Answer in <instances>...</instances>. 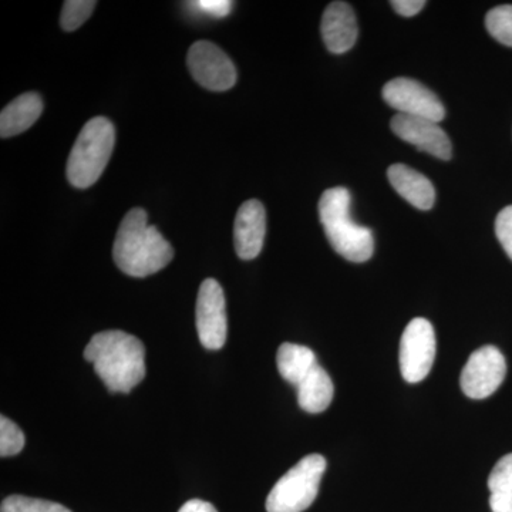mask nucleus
I'll return each mask as SVG.
<instances>
[{
    "label": "nucleus",
    "mask_w": 512,
    "mask_h": 512,
    "mask_svg": "<svg viewBox=\"0 0 512 512\" xmlns=\"http://www.w3.org/2000/svg\"><path fill=\"white\" fill-rule=\"evenodd\" d=\"M42 111L43 101L39 94L25 93L16 97L0 114V136H18L36 123Z\"/></svg>",
    "instance_id": "nucleus-15"
},
{
    "label": "nucleus",
    "mask_w": 512,
    "mask_h": 512,
    "mask_svg": "<svg viewBox=\"0 0 512 512\" xmlns=\"http://www.w3.org/2000/svg\"><path fill=\"white\" fill-rule=\"evenodd\" d=\"M25 443L23 431L8 417L2 416L0 419V456H16L23 450Z\"/></svg>",
    "instance_id": "nucleus-22"
},
{
    "label": "nucleus",
    "mask_w": 512,
    "mask_h": 512,
    "mask_svg": "<svg viewBox=\"0 0 512 512\" xmlns=\"http://www.w3.org/2000/svg\"><path fill=\"white\" fill-rule=\"evenodd\" d=\"M187 64L195 82L212 92H225L237 83V69L232 60L220 47L207 40L191 46Z\"/></svg>",
    "instance_id": "nucleus-7"
},
{
    "label": "nucleus",
    "mask_w": 512,
    "mask_h": 512,
    "mask_svg": "<svg viewBox=\"0 0 512 512\" xmlns=\"http://www.w3.org/2000/svg\"><path fill=\"white\" fill-rule=\"evenodd\" d=\"M436 359V333L429 320L413 319L400 342V372L407 383H420L429 376Z\"/></svg>",
    "instance_id": "nucleus-6"
},
{
    "label": "nucleus",
    "mask_w": 512,
    "mask_h": 512,
    "mask_svg": "<svg viewBox=\"0 0 512 512\" xmlns=\"http://www.w3.org/2000/svg\"><path fill=\"white\" fill-rule=\"evenodd\" d=\"M114 143L116 130L110 120L94 117L87 121L67 161L69 183L82 190L96 184L109 164Z\"/></svg>",
    "instance_id": "nucleus-4"
},
{
    "label": "nucleus",
    "mask_w": 512,
    "mask_h": 512,
    "mask_svg": "<svg viewBox=\"0 0 512 512\" xmlns=\"http://www.w3.org/2000/svg\"><path fill=\"white\" fill-rule=\"evenodd\" d=\"M97 376L113 393H128L146 377V349L136 336L121 330L97 333L84 349Z\"/></svg>",
    "instance_id": "nucleus-1"
},
{
    "label": "nucleus",
    "mask_w": 512,
    "mask_h": 512,
    "mask_svg": "<svg viewBox=\"0 0 512 512\" xmlns=\"http://www.w3.org/2000/svg\"><path fill=\"white\" fill-rule=\"evenodd\" d=\"M198 338L205 349L220 350L227 342L228 323L224 289L215 279H205L197 298Z\"/></svg>",
    "instance_id": "nucleus-8"
},
{
    "label": "nucleus",
    "mask_w": 512,
    "mask_h": 512,
    "mask_svg": "<svg viewBox=\"0 0 512 512\" xmlns=\"http://www.w3.org/2000/svg\"><path fill=\"white\" fill-rule=\"evenodd\" d=\"M276 365H278L279 375L284 377L286 382L298 387L318 362L312 349L295 345V343H284L276 355Z\"/></svg>",
    "instance_id": "nucleus-17"
},
{
    "label": "nucleus",
    "mask_w": 512,
    "mask_h": 512,
    "mask_svg": "<svg viewBox=\"0 0 512 512\" xmlns=\"http://www.w3.org/2000/svg\"><path fill=\"white\" fill-rule=\"evenodd\" d=\"M323 42L329 52L335 55L349 52L355 46L359 28H357L356 15L352 6L346 2L330 3L323 13L320 25Z\"/></svg>",
    "instance_id": "nucleus-13"
},
{
    "label": "nucleus",
    "mask_w": 512,
    "mask_h": 512,
    "mask_svg": "<svg viewBox=\"0 0 512 512\" xmlns=\"http://www.w3.org/2000/svg\"><path fill=\"white\" fill-rule=\"evenodd\" d=\"M390 184L400 197L419 210L429 211L436 201V190L429 178L404 164L390 165L387 170Z\"/></svg>",
    "instance_id": "nucleus-14"
},
{
    "label": "nucleus",
    "mask_w": 512,
    "mask_h": 512,
    "mask_svg": "<svg viewBox=\"0 0 512 512\" xmlns=\"http://www.w3.org/2000/svg\"><path fill=\"white\" fill-rule=\"evenodd\" d=\"M325 457L309 454L285 474L266 498L268 512H303L308 510L319 493L325 474Z\"/></svg>",
    "instance_id": "nucleus-5"
},
{
    "label": "nucleus",
    "mask_w": 512,
    "mask_h": 512,
    "mask_svg": "<svg viewBox=\"0 0 512 512\" xmlns=\"http://www.w3.org/2000/svg\"><path fill=\"white\" fill-rule=\"evenodd\" d=\"M0 512H72L62 504L25 495H10L2 501Z\"/></svg>",
    "instance_id": "nucleus-20"
},
{
    "label": "nucleus",
    "mask_w": 512,
    "mask_h": 512,
    "mask_svg": "<svg viewBox=\"0 0 512 512\" xmlns=\"http://www.w3.org/2000/svg\"><path fill=\"white\" fill-rule=\"evenodd\" d=\"M392 6L400 16L412 18L426 6V2L424 0H394Z\"/></svg>",
    "instance_id": "nucleus-25"
},
{
    "label": "nucleus",
    "mask_w": 512,
    "mask_h": 512,
    "mask_svg": "<svg viewBox=\"0 0 512 512\" xmlns=\"http://www.w3.org/2000/svg\"><path fill=\"white\" fill-rule=\"evenodd\" d=\"M507 375L505 357L494 346H484L470 356L461 372V389L470 399H487L497 392Z\"/></svg>",
    "instance_id": "nucleus-10"
},
{
    "label": "nucleus",
    "mask_w": 512,
    "mask_h": 512,
    "mask_svg": "<svg viewBox=\"0 0 512 512\" xmlns=\"http://www.w3.org/2000/svg\"><path fill=\"white\" fill-rule=\"evenodd\" d=\"M113 258L124 274L146 278L173 261L174 249L154 225L148 224L147 212L134 208L121 222Z\"/></svg>",
    "instance_id": "nucleus-2"
},
{
    "label": "nucleus",
    "mask_w": 512,
    "mask_h": 512,
    "mask_svg": "<svg viewBox=\"0 0 512 512\" xmlns=\"http://www.w3.org/2000/svg\"><path fill=\"white\" fill-rule=\"evenodd\" d=\"M266 234V212L258 200L239 207L234 225L235 251L239 258L251 261L261 254Z\"/></svg>",
    "instance_id": "nucleus-12"
},
{
    "label": "nucleus",
    "mask_w": 512,
    "mask_h": 512,
    "mask_svg": "<svg viewBox=\"0 0 512 512\" xmlns=\"http://www.w3.org/2000/svg\"><path fill=\"white\" fill-rule=\"evenodd\" d=\"M298 403L306 413L318 414L328 410L335 394L332 379L322 366L313 367L309 375L299 383Z\"/></svg>",
    "instance_id": "nucleus-16"
},
{
    "label": "nucleus",
    "mask_w": 512,
    "mask_h": 512,
    "mask_svg": "<svg viewBox=\"0 0 512 512\" xmlns=\"http://www.w3.org/2000/svg\"><path fill=\"white\" fill-rule=\"evenodd\" d=\"M393 133L406 143L440 160H450L451 141L436 121L396 114L390 123Z\"/></svg>",
    "instance_id": "nucleus-11"
},
{
    "label": "nucleus",
    "mask_w": 512,
    "mask_h": 512,
    "mask_svg": "<svg viewBox=\"0 0 512 512\" xmlns=\"http://www.w3.org/2000/svg\"><path fill=\"white\" fill-rule=\"evenodd\" d=\"M495 234L504 251L512 259V205L504 208L495 220Z\"/></svg>",
    "instance_id": "nucleus-23"
},
{
    "label": "nucleus",
    "mask_w": 512,
    "mask_h": 512,
    "mask_svg": "<svg viewBox=\"0 0 512 512\" xmlns=\"http://www.w3.org/2000/svg\"><path fill=\"white\" fill-rule=\"evenodd\" d=\"M490 507L493 512H512V453L495 464L490 477Z\"/></svg>",
    "instance_id": "nucleus-18"
},
{
    "label": "nucleus",
    "mask_w": 512,
    "mask_h": 512,
    "mask_svg": "<svg viewBox=\"0 0 512 512\" xmlns=\"http://www.w3.org/2000/svg\"><path fill=\"white\" fill-rule=\"evenodd\" d=\"M485 26L498 42L512 47V5L497 6L487 13Z\"/></svg>",
    "instance_id": "nucleus-19"
},
{
    "label": "nucleus",
    "mask_w": 512,
    "mask_h": 512,
    "mask_svg": "<svg viewBox=\"0 0 512 512\" xmlns=\"http://www.w3.org/2000/svg\"><path fill=\"white\" fill-rule=\"evenodd\" d=\"M191 6L214 18H225L232 10V2L228 0H200V2L191 3Z\"/></svg>",
    "instance_id": "nucleus-24"
},
{
    "label": "nucleus",
    "mask_w": 512,
    "mask_h": 512,
    "mask_svg": "<svg viewBox=\"0 0 512 512\" xmlns=\"http://www.w3.org/2000/svg\"><path fill=\"white\" fill-rule=\"evenodd\" d=\"M350 205L348 188H330L320 197L319 218L333 249L348 261L360 264L372 258L375 239L369 228L352 220Z\"/></svg>",
    "instance_id": "nucleus-3"
},
{
    "label": "nucleus",
    "mask_w": 512,
    "mask_h": 512,
    "mask_svg": "<svg viewBox=\"0 0 512 512\" xmlns=\"http://www.w3.org/2000/svg\"><path fill=\"white\" fill-rule=\"evenodd\" d=\"M96 5L93 0H66L63 3L60 25L66 32H74L92 16Z\"/></svg>",
    "instance_id": "nucleus-21"
},
{
    "label": "nucleus",
    "mask_w": 512,
    "mask_h": 512,
    "mask_svg": "<svg viewBox=\"0 0 512 512\" xmlns=\"http://www.w3.org/2000/svg\"><path fill=\"white\" fill-rule=\"evenodd\" d=\"M383 99L397 114L440 123L446 116L443 103L417 80L397 77L383 87Z\"/></svg>",
    "instance_id": "nucleus-9"
},
{
    "label": "nucleus",
    "mask_w": 512,
    "mask_h": 512,
    "mask_svg": "<svg viewBox=\"0 0 512 512\" xmlns=\"http://www.w3.org/2000/svg\"><path fill=\"white\" fill-rule=\"evenodd\" d=\"M178 512H218L217 508L214 507L211 503H207V501L202 500H190L187 501L180 508Z\"/></svg>",
    "instance_id": "nucleus-26"
}]
</instances>
